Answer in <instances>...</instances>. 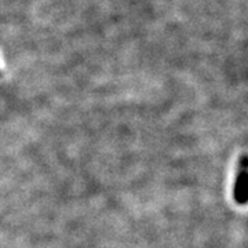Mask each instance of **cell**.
<instances>
[{
	"label": "cell",
	"instance_id": "obj_1",
	"mask_svg": "<svg viewBox=\"0 0 248 248\" xmlns=\"http://www.w3.org/2000/svg\"><path fill=\"white\" fill-rule=\"evenodd\" d=\"M247 161H246V157H243L241 169H240V174L236 179V189H234L236 200L241 204L246 203V200H247Z\"/></svg>",
	"mask_w": 248,
	"mask_h": 248
}]
</instances>
